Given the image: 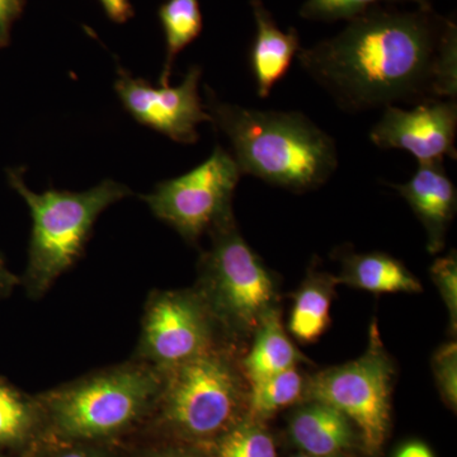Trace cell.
<instances>
[{
  "label": "cell",
  "instance_id": "26",
  "mask_svg": "<svg viewBox=\"0 0 457 457\" xmlns=\"http://www.w3.org/2000/svg\"><path fill=\"white\" fill-rule=\"evenodd\" d=\"M59 442L60 449L45 457H111L106 450L99 449L101 442Z\"/></svg>",
  "mask_w": 457,
  "mask_h": 457
},
{
  "label": "cell",
  "instance_id": "4",
  "mask_svg": "<svg viewBox=\"0 0 457 457\" xmlns=\"http://www.w3.org/2000/svg\"><path fill=\"white\" fill-rule=\"evenodd\" d=\"M11 187L26 201L32 218L29 260L21 286L38 300L82 257L93 227L104 210L131 196L130 188L106 179L83 192L31 191L22 170H8Z\"/></svg>",
  "mask_w": 457,
  "mask_h": 457
},
{
  "label": "cell",
  "instance_id": "18",
  "mask_svg": "<svg viewBox=\"0 0 457 457\" xmlns=\"http://www.w3.org/2000/svg\"><path fill=\"white\" fill-rule=\"evenodd\" d=\"M46 436L44 408L37 395L23 392L0 378V446H26Z\"/></svg>",
  "mask_w": 457,
  "mask_h": 457
},
{
  "label": "cell",
  "instance_id": "20",
  "mask_svg": "<svg viewBox=\"0 0 457 457\" xmlns=\"http://www.w3.org/2000/svg\"><path fill=\"white\" fill-rule=\"evenodd\" d=\"M306 378L291 368L249 385L248 417L262 420L303 399Z\"/></svg>",
  "mask_w": 457,
  "mask_h": 457
},
{
  "label": "cell",
  "instance_id": "11",
  "mask_svg": "<svg viewBox=\"0 0 457 457\" xmlns=\"http://www.w3.org/2000/svg\"><path fill=\"white\" fill-rule=\"evenodd\" d=\"M383 114L370 131V140L380 149H400L418 163L456 159V99L441 98L414 104L383 108Z\"/></svg>",
  "mask_w": 457,
  "mask_h": 457
},
{
  "label": "cell",
  "instance_id": "7",
  "mask_svg": "<svg viewBox=\"0 0 457 457\" xmlns=\"http://www.w3.org/2000/svg\"><path fill=\"white\" fill-rule=\"evenodd\" d=\"M394 376L392 357L374 319L362 356L306 378L303 399L338 409L359 429L365 450L375 455L389 432Z\"/></svg>",
  "mask_w": 457,
  "mask_h": 457
},
{
  "label": "cell",
  "instance_id": "21",
  "mask_svg": "<svg viewBox=\"0 0 457 457\" xmlns=\"http://www.w3.org/2000/svg\"><path fill=\"white\" fill-rule=\"evenodd\" d=\"M215 457H278L275 442L261 420L243 418L212 442Z\"/></svg>",
  "mask_w": 457,
  "mask_h": 457
},
{
  "label": "cell",
  "instance_id": "6",
  "mask_svg": "<svg viewBox=\"0 0 457 457\" xmlns=\"http://www.w3.org/2000/svg\"><path fill=\"white\" fill-rule=\"evenodd\" d=\"M209 236L212 245L201 254L194 286L228 343L243 351L262 320L279 309L278 278L245 242L236 219Z\"/></svg>",
  "mask_w": 457,
  "mask_h": 457
},
{
  "label": "cell",
  "instance_id": "5",
  "mask_svg": "<svg viewBox=\"0 0 457 457\" xmlns=\"http://www.w3.org/2000/svg\"><path fill=\"white\" fill-rule=\"evenodd\" d=\"M242 354L221 347L164 371L150 422L179 440L215 441L248 416Z\"/></svg>",
  "mask_w": 457,
  "mask_h": 457
},
{
  "label": "cell",
  "instance_id": "19",
  "mask_svg": "<svg viewBox=\"0 0 457 457\" xmlns=\"http://www.w3.org/2000/svg\"><path fill=\"white\" fill-rule=\"evenodd\" d=\"M159 20L167 44L161 86H168L174 60L203 31L200 0H167L159 9Z\"/></svg>",
  "mask_w": 457,
  "mask_h": 457
},
{
  "label": "cell",
  "instance_id": "27",
  "mask_svg": "<svg viewBox=\"0 0 457 457\" xmlns=\"http://www.w3.org/2000/svg\"><path fill=\"white\" fill-rule=\"evenodd\" d=\"M99 2L113 22L125 23L134 16V11L129 0H99Z\"/></svg>",
  "mask_w": 457,
  "mask_h": 457
},
{
  "label": "cell",
  "instance_id": "13",
  "mask_svg": "<svg viewBox=\"0 0 457 457\" xmlns=\"http://www.w3.org/2000/svg\"><path fill=\"white\" fill-rule=\"evenodd\" d=\"M255 22V37L249 54V64L254 77L258 97L267 98L273 87L284 79L302 41L295 29L282 31L262 0H251Z\"/></svg>",
  "mask_w": 457,
  "mask_h": 457
},
{
  "label": "cell",
  "instance_id": "3",
  "mask_svg": "<svg viewBox=\"0 0 457 457\" xmlns=\"http://www.w3.org/2000/svg\"><path fill=\"white\" fill-rule=\"evenodd\" d=\"M163 372L131 359L38 394L46 436L62 442H106L150 420Z\"/></svg>",
  "mask_w": 457,
  "mask_h": 457
},
{
  "label": "cell",
  "instance_id": "17",
  "mask_svg": "<svg viewBox=\"0 0 457 457\" xmlns=\"http://www.w3.org/2000/svg\"><path fill=\"white\" fill-rule=\"evenodd\" d=\"M338 286L336 276L312 267L293 295L288 332L303 345L317 342L327 332L332 318L333 297Z\"/></svg>",
  "mask_w": 457,
  "mask_h": 457
},
{
  "label": "cell",
  "instance_id": "8",
  "mask_svg": "<svg viewBox=\"0 0 457 457\" xmlns=\"http://www.w3.org/2000/svg\"><path fill=\"white\" fill-rule=\"evenodd\" d=\"M221 347L234 345L195 286L147 295L131 359L164 372Z\"/></svg>",
  "mask_w": 457,
  "mask_h": 457
},
{
  "label": "cell",
  "instance_id": "29",
  "mask_svg": "<svg viewBox=\"0 0 457 457\" xmlns=\"http://www.w3.org/2000/svg\"><path fill=\"white\" fill-rule=\"evenodd\" d=\"M395 457H435L431 449L423 442L413 441L403 445Z\"/></svg>",
  "mask_w": 457,
  "mask_h": 457
},
{
  "label": "cell",
  "instance_id": "15",
  "mask_svg": "<svg viewBox=\"0 0 457 457\" xmlns=\"http://www.w3.org/2000/svg\"><path fill=\"white\" fill-rule=\"evenodd\" d=\"M336 278L338 285L374 294H418L423 291L420 279L405 264L384 252H348L342 257L341 273Z\"/></svg>",
  "mask_w": 457,
  "mask_h": 457
},
{
  "label": "cell",
  "instance_id": "30",
  "mask_svg": "<svg viewBox=\"0 0 457 457\" xmlns=\"http://www.w3.org/2000/svg\"><path fill=\"white\" fill-rule=\"evenodd\" d=\"M143 457H204L196 453H192L187 449L179 446H163L161 449L150 451Z\"/></svg>",
  "mask_w": 457,
  "mask_h": 457
},
{
  "label": "cell",
  "instance_id": "28",
  "mask_svg": "<svg viewBox=\"0 0 457 457\" xmlns=\"http://www.w3.org/2000/svg\"><path fill=\"white\" fill-rule=\"evenodd\" d=\"M18 286H21V278L8 269L7 262L0 253V300L11 296Z\"/></svg>",
  "mask_w": 457,
  "mask_h": 457
},
{
  "label": "cell",
  "instance_id": "1",
  "mask_svg": "<svg viewBox=\"0 0 457 457\" xmlns=\"http://www.w3.org/2000/svg\"><path fill=\"white\" fill-rule=\"evenodd\" d=\"M297 60L345 112L456 99L457 26L433 8H370Z\"/></svg>",
  "mask_w": 457,
  "mask_h": 457
},
{
  "label": "cell",
  "instance_id": "22",
  "mask_svg": "<svg viewBox=\"0 0 457 457\" xmlns=\"http://www.w3.org/2000/svg\"><path fill=\"white\" fill-rule=\"evenodd\" d=\"M380 3H413L420 8H432L431 0H306L299 14L319 22L350 21Z\"/></svg>",
  "mask_w": 457,
  "mask_h": 457
},
{
  "label": "cell",
  "instance_id": "16",
  "mask_svg": "<svg viewBox=\"0 0 457 457\" xmlns=\"http://www.w3.org/2000/svg\"><path fill=\"white\" fill-rule=\"evenodd\" d=\"M251 342L248 352L240 357V366L249 385L308 362L286 333L279 309L262 320Z\"/></svg>",
  "mask_w": 457,
  "mask_h": 457
},
{
  "label": "cell",
  "instance_id": "9",
  "mask_svg": "<svg viewBox=\"0 0 457 457\" xmlns=\"http://www.w3.org/2000/svg\"><path fill=\"white\" fill-rule=\"evenodd\" d=\"M242 171L230 152L218 145L195 170L164 180L141 196L159 220L170 225L189 245L233 220V197Z\"/></svg>",
  "mask_w": 457,
  "mask_h": 457
},
{
  "label": "cell",
  "instance_id": "14",
  "mask_svg": "<svg viewBox=\"0 0 457 457\" xmlns=\"http://www.w3.org/2000/svg\"><path fill=\"white\" fill-rule=\"evenodd\" d=\"M291 438L306 455L339 456L353 445V423L338 409L306 400L290 420Z\"/></svg>",
  "mask_w": 457,
  "mask_h": 457
},
{
  "label": "cell",
  "instance_id": "12",
  "mask_svg": "<svg viewBox=\"0 0 457 457\" xmlns=\"http://www.w3.org/2000/svg\"><path fill=\"white\" fill-rule=\"evenodd\" d=\"M390 187L407 201L425 227L429 253L441 252L457 207L456 187L444 162L418 163L416 174L408 182L390 183Z\"/></svg>",
  "mask_w": 457,
  "mask_h": 457
},
{
  "label": "cell",
  "instance_id": "25",
  "mask_svg": "<svg viewBox=\"0 0 457 457\" xmlns=\"http://www.w3.org/2000/svg\"><path fill=\"white\" fill-rule=\"evenodd\" d=\"M25 0H0V49L11 40L12 27L22 14Z\"/></svg>",
  "mask_w": 457,
  "mask_h": 457
},
{
  "label": "cell",
  "instance_id": "31",
  "mask_svg": "<svg viewBox=\"0 0 457 457\" xmlns=\"http://www.w3.org/2000/svg\"><path fill=\"white\" fill-rule=\"evenodd\" d=\"M295 457H339V456H312V455H299Z\"/></svg>",
  "mask_w": 457,
  "mask_h": 457
},
{
  "label": "cell",
  "instance_id": "24",
  "mask_svg": "<svg viewBox=\"0 0 457 457\" xmlns=\"http://www.w3.org/2000/svg\"><path fill=\"white\" fill-rule=\"evenodd\" d=\"M431 278L438 288L442 300L446 303L450 315V327L456 333L457 328V255L451 251L445 257L438 258L431 267Z\"/></svg>",
  "mask_w": 457,
  "mask_h": 457
},
{
  "label": "cell",
  "instance_id": "23",
  "mask_svg": "<svg viewBox=\"0 0 457 457\" xmlns=\"http://www.w3.org/2000/svg\"><path fill=\"white\" fill-rule=\"evenodd\" d=\"M432 371L442 399L449 407L457 405V345L455 341L444 343L432 356Z\"/></svg>",
  "mask_w": 457,
  "mask_h": 457
},
{
  "label": "cell",
  "instance_id": "2",
  "mask_svg": "<svg viewBox=\"0 0 457 457\" xmlns=\"http://www.w3.org/2000/svg\"><path fill=\"white\" fill-rule=\"evenodd\" d=\"M204 107L230 141L242 174L303 194L321 187L338 168L335 139L306 114L225 104L209 88Z\"/></svg>",
  "mask_w": 457,
  "mask_h": 457
},
{
  "label": "cell",
  "instance_id": "10",
  "mask_svg": "<svg viewBox=\"0 0 457 457\" xmlns=\"http://www.w3.org/2000/svg\"><path fill=\"white\" fill-rule=\"evenodd\" d=\"M201 74L200 66H192L179 87L168 84L156 88L119 69L114 89L123 107L137 122L177 143L194 144L198 140V126L212 122L198 90Z\"/></svg>",
  "mask_w": 457,
  "mask_h": 457
}]
</instances>
